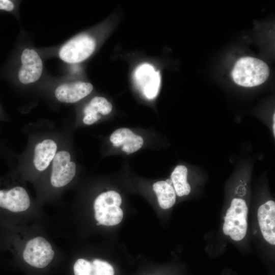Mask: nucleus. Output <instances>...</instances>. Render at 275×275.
<instances>
[{
	"label": "nucleus",
	"mask_w": 275,
	"mask_h": 275,
	"mask_svg": "<svg viewBox=\"0 0 275 275\" xmlns=\"http://www.w3.org/2000/svg\"><path fill=\"white\" fill-rule=\"evenodd\" d=\"M269 74V67L265 62L249 57L239 59L232 71L235 82L245 87H253L263 84Z\"/></svg>",
	"instance_id": "f257e3e1"
},
{
	"label": "nucleus",
	"mask_w": 275,
	"mask_h": 275,
	"mask_svg": "<svg viewBox=\"0 0 275 275\" xmlns=\"http://www.w3.org/2000/svg\"><path fill=\"white\" fill-rule=\"evenodd\" d=\"M122 198L116 191L109 190L98 195L94 203L95 217L100 225L107 226L119 224L123 216L120 207Z\"/></svg>",
	"instance_id": "f03ea898"
},
{
	"label": "nucleus",
	"mask_w": 275,
	"mask_h": 275,
	"mask_svg": "<svg viewBox=\"0 0 275 275\" xmlns=\"http://www.w3.org/2000/svg\"><path fill=\"white\" fill-rule=\"evenodd\" d=\"M248 214L245 201L242 199H233L224 217V233L235 241L243 239L248 229Z\"/></svg>",
	"instance_id": "7ed1b4c3"
},
{
	"label": "nucleus",
	"mask_w": 275,
	"mask_h": 275,
	"mask_svg": "<svg viewBox=\"0 0 275 275\" xmlns=\"http://www.w3.org/2000/svg\"><path fill=\"white\" fill-rule=\"evenodd\" d=\"M96 44L91 36L78 35L65 43L59 51L60 59L68 63L75 64L88 59L94 52Z\"/></svg>",
	"instance_id": "20e7f679"
},
{
	"label": "nucleus",
	"mask_w": 275,
	"mask_h": 275,
	"mask_svg": "<svg viewBox=\"0 0 275 275\" xmlns=\"http://www.w3.org/2000/svg\"><path fill=\"white\" fill-rule=\"evenodd\" d=\"M50 183L55 187H62L71 182L75 175L76 165L71 160L69 152L66 150L57 151L51 164Z\"/></svg>",
	"instance_id": "39448f33"
},
{
	"label": "nucleus",
	"mask_w": 275,
	"mask_h": 275,
	"mask_svg": "<svg viewBox=\"0 0 275 275\" xmlns=\"http://www.w3.org/2000/svg\"><path fill=\"white\" fill-rule=\"evenodd\" d=\"M54 252L50 243L38 236L30 240L23 252V258L30 265L39 268L48 265L53 258Z\"/></svg>",
	"instance_id": "423d86ee"
},
{
	"label": "nucleus",
	"mask_w": 275,
	"mask_h": 275,
	"mask_svg": "<svg viewBox=\"0 0 275 275\" xmlns=\"http://www.w3.org/2000/svg\"><path fill=\"white\" fill-rule=\"evenodd\" d=\"M134 81L144 96L153 99L157 95L160 85L159 72L149 64L139 65L134 72Z\"/></svg>",
	"instance_id": "0eeeda50"
},
{
	"label": "nucleus",
	"mask_w": 275,
	"mask_h": 275,
	"mask_svg": "<svg viewBox=\"0 0 275 275\" xmlns=\"http://www.w3.org/2000/svg\"><path fill=\"white\" fill-rule=\"evenodd\" d=\"M22 65L18 72L19 81L23 84L33 83L41 76L43 63L38 53L33 49L25 48L21 56Z\"/></svg>",
	"instance_id": "6e6552de"
},
{
	"label": "nucleus",
	"mask_w": 275,
	"mask_h": 275,
	"mask_svg": "<svg viewBox=\"0 0 275 275\" xmlns=\"http://www.w3.org/2000/svg\"><path fill=\"white\" fill-rule=\"evenodd\" d=\"M58 151L57 143L52 139L46 138L38 142L33 150V167L39 172L45 170L51 165Z\"/></svg>",
	"instance_id": "1a4fd4ad"
},
{
	"label": "nucleus",
	"mask_w": 275,
	"mask_h": 275,
	"mask_svg": "<svg viewBox=\"0 0 275 275\" xmlns=\"http://www.w3.org/2000/svg\"><path fill=\"white\" fill-rule=\"evenodd\" d=\"M93 89V85L87 82L76 81L64 84L56 89L55 97L61 102L74 103L88 96Z\"/></svg>",
	"instance_id": "9d476101"
},
{
	"label": "nucleus",
	"mask_w": 275,
	"mask_h": 275,
	"mask_svg": "<svg viewBox=\"0 0 275 275\" xmlns=\"http://www.w3.org/2000/svg\"><path fill=\"white\" fill-rule=\"evenodd\" d=\"M259 226L264 239L275 244V203L269 200L261 205L258 210Z\"/></svg>",
	"instance_id": "9b49d317"
},
{
	"label": "nucleus",
	"mask_w": 275,
	"mask_h": 275,
	"mask_svg": "<svg viewBox=\"0 0 275 275\" xmlns=\"http://www.w3.org/2000/svg\"><path fill=\"white\" fill-rule=\"evenodd\" d=\"M109 140L114 147L122 146V150L127 154L137 151L144 144L142 136L135 134L128 128L116 130L111 135Z\"/></svg>",
	"instance_id": "f8f14e48"
},
{
	"label": "nucleus",
	"mask_w": 275,
	"mask_h": 275,
	"mask_svg": "<svg viewBox=\"0 0 275 275\" xmlns=\"http://www.w3.org/2000/svg\"><path fill=\"white\" fill-rule=\"evenodd\" d=\"M112 108V103L105 98L94 97L84 108L82 122L86 125H92L101 119V115L109 114Z\"/></svg>",
	"instance_id": "ddd939ff"
},
{
	"label": "nucleus",
	"mask_w": 275,
	"mask_h": 275,
	"mask_svg": "<svg viewBox=\"0 0 275 275\" xmlns=\"http://www.w3.org/2000/svg\"><path fill=\"white\" fill-rule=\"evenodd\" d=\"M160 207L164 209L171 208L175 203L176 194L173 186L166 181H159L153 185Z\"/></svg>",
	"instance_id": "4468645a"
},
{
	"label": "nucleus",
	"mask_w": 275,
	"mask_h": 275,
	"mask_svg": "<svg viewBox=\"0 0 275 275\" xmlns=\"http://www.w3.org/2000/svg\"><path fill=\"white\" fill-rule=\"evenodd\" d=\"M187 169L183 165L177 166L171 175L173 187L176 194L179 197L188 195L191 187L187 181Z\"/></svg>",
	"instance_id": "2eb2a0df"
},
{
	"label": "nucleus",
	"mask_w": 275,
	"mask_h": 275,
	"mask_svg": "<svg viewBox=\"0 0 275 275\" xmlns=\"http://www.w3.org/2000/svg\"><path fill=\"white\" fill-rule=\"evenodd\" d=\"M92 264L93 275H114L113 267L107 262L95 259Z\"/></svg>",
	"instance_id": "dca6fc26"
},
{
	"label": "nucleus",
	"mask_w": 275,
	"mask_h": 275,
	"mask_svg": "<svg viewBox=\"0 0 275 275\" xmlns=\"http://www.w3.org/2000/svg\"><path fill=\"white\" fill-rule=\"evenodd\" d=\"M73 270L75 275H93L92 263L84 259H79L75 262Z\"/></svg>",
	"instance_id": "f3484780"
},
{
	"label": "nucleus",
	"mask_w": 275,
	"mask_h": 275,
	"mask_svg": "<svg viewBox=\"0 0 275 275\" xmlns=\"http://www.w3.org/2000/svg\"><path fill=\"white\" fill-rule=\"evenodd\" d=\"M14 8L13 3L9 0H0V10L11 11Z\"/></svg>",
	"instance_id": "a211bd4d"
},
{
	"label": "nucleus",
	"mask_w": 275,
	"mask_h": 275,
	"mask_svg": "<svg viewBox=\"0 0 275 275\" xmlns=\"http://www.w3.org/2000/svg\"><path fill=\"white\" fill-rule=\"evenodd\" d=\"M166 181L170 185H172V180H171V179H167L166 180Z\"/></svg>",
	"instance_id": "6ab92c4d"
}]
</instances>
